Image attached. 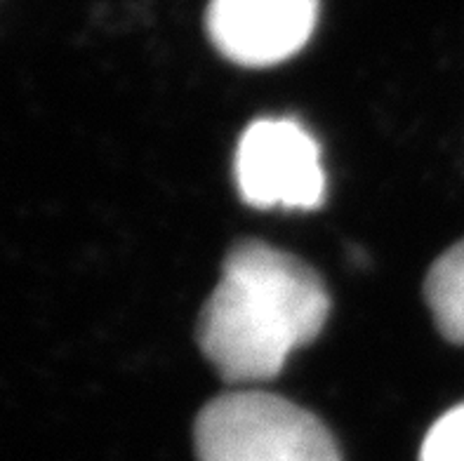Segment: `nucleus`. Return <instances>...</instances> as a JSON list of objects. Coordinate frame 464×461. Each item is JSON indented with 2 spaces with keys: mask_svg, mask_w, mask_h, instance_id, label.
Wrapping results in <instances>:
<instances>
[{
  "mask_svg": "<svg viewBox=\"0 0 464 461\" xmlns=\"http://www.w3.org/2000/svg\"><path fill=\"white\" fill-rule=\"evenodd\" d=\"M324 281L297 257L259 240L227 255L222 278L198 318V344L227 381H266L324 330Z\"/></svg>",
  "mask_w": 464,
  "mask_h": 461,
  "instance_id": "obj_1",
  "label": "nucleus"
},
{
  "mask_svg": "<svg viewBox=\"0 0 464 461\" xmlns=\"http://www.w3.org/2000/svg\"><path fill=\"white\" fill-rule=\"evenodd\" d=\"M194 438L198 461H342L312 412L265 391L210 400L196 419Z\"/></svg>",
  "mask_w": 464,
  "mask_h": 461,
  "instance_id": "obj_2",
  "label": "nucleus"
},
{
  "mask_svg": "<svg viewBox=\"0 0 464 461\" xmlns=\"http://www.w3.org/2000/svg\"><path fill=\"white\" fill-rule=\"evenodd\" d=\"M241 198L259 210H316L325 198L321 149L293 118H262L236 149Z\"/></svg>",
  "mask_w": 464,
  "mask_h": 461,
  "instance_id": "obj_3",
  "label": "nucleus"
},
{
  "mask_svg": "<svg viewBox=\"0 0 464 461\" xmlns=\"http://www.w3.org/2000/svg\"><path fill=\"white\" fill-rule=\"evenodd\" d=\"M316 19L318 0H210L206 29L229 62L262 69L300 53Z\"/></svg>",
  "mask_w": 464,
  "mask_h": 461,
  "instance_id": "obj_4",
  "label": "nucleus"
},
{
  "mask_svg": "<svg viewBox=\"0 0 464 461\" xmlns=\"http://www.w3.org/2000/svg\"><path fill=\"white\" fill-rule=\"evenodd\" d=\"M424 297L439 332L453 344H464V240L431 264Z\"/></svg>",
  "mask_w": 464,
  "mask_h": 461,
  "instance_id": "obj_5",
  "label": "nucleus"
},
{
  "mask_svg": "<svg viewBox=\"0 0 464 461\" xmlns=\"http://www.w3.org/2000/svg\"><path fill=\"white\" fill-rule=\"evenodd\" d=\"M420 461H464V405L446 412L430 428Z\"/></svg>",
  "mask_w": 464,
  "mask_h": 461,
  "instance_id": "obj_6",
  "label": "nucleus"
}]
</instances>
